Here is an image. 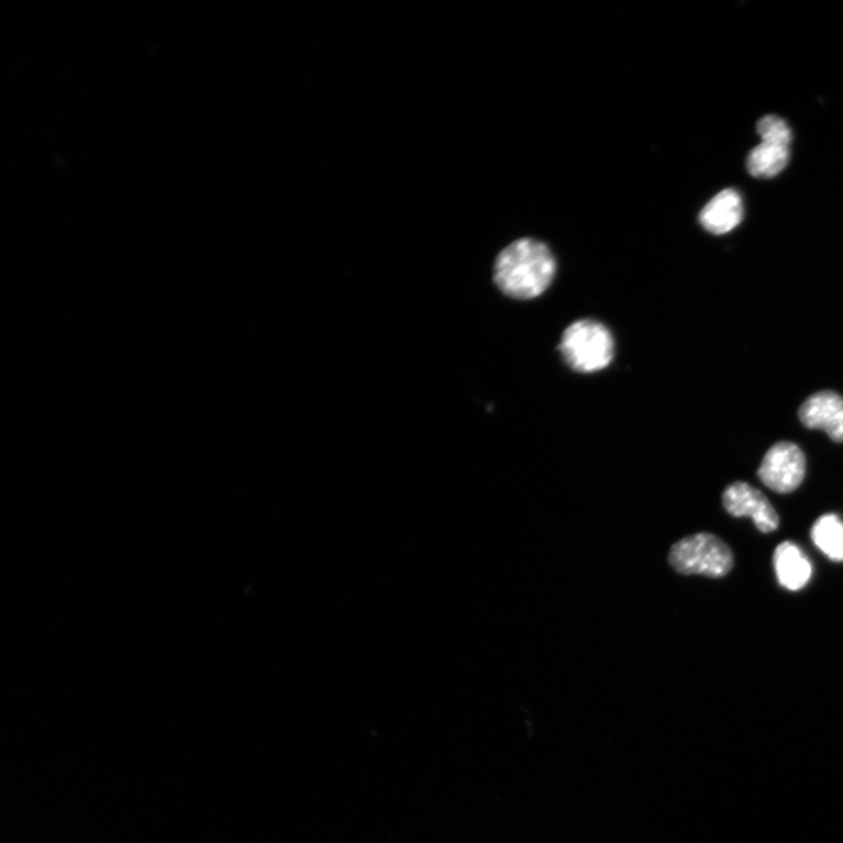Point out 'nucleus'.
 <instances>
[{
	"label": "nucleus",
	"instance_id": "nucleus-7",
	"mask_svg": "<svg viewBox=\"0 0 843 843\" xmlns=\"http://www.w3.org/2000/svg\"><path fill=\"white\" fill-rule=\"evenodd\" d=\"M743 217L742 196L734 189H725L703 208L699 222L712 235H725L742 223Z\"/></svg>",
	"mask_w": 843,
	"mask_h": 843
},
{
	"label": "nucleus",
	"instance_id": "nucleus-6",
	"mask_svg": "<svg viewBox=\"0 0 843 843\" xmlns=\"http://www.w3.org/2000/svg\"><path fill=\"white\" fill-rule=\"evenodd\" d=\"M800 422L809 429L821 430L836 442H843V398L831 390L811 395L799 409Z\"/></svg>",
	"mask_w": 843,
	"mask_h": 843
},
{
	"label": "nucleus",
	"instance_id": "nucleus-10",
	"mask_svg": "<svg viewBox=\"0 0 843 843\" xmlns=\"http://www.w3.org/2000/svg\"><path fill=\"white\" fill-rule=\"evenodd\" d=\"M789 148L762 142L753 148L747 156L746 167L753 177L773 178L780 174L787 166Z\"/></svg>",
	"mask_w": 843,
	"mask_h": 843
},
{
	"label": "nucleus",
	"instance_id": "nucleus-5",
	"mask_svg": "<svg viewBox=\"0 0 843 843\" xmlns=\"http://www.w3.org/2000/svg\"><path fill=\"white\" fill-rule=\"evenodd\" d=\"M723 506L735 518H751L763 533L775 532L779 515L766 496L745 481H735L723 493Z\"/></svg>",
	"mask_w": 843,
	"mask_h": 843
},
{
	"label": "nucleus",
	"instance_id": "nucleus-8",
	"mask_svg": "<svg viewBox=\"0 0 843 843\" xmlns=\"http://www.w3.org/2000/svg\"><path fill=\"white\" fill-rule=\"evenodd\" d=\"M774 567L778 583L788 590L802 589L812 578L813 568L801 548L791 542H784L774 553Z\"/></svg>",
	"mask_w": 843,
	"mask_h": 843
},
{
	"label": "nucleus",
	"instance_id": "nucleus-1",
	"mask_svg": "<svg viewBox=\"0 0 843 843\" xmlns=\"http://www.w3.org/2000/svg\"><path fill=\"white\" fill-rule=\"evenodd\" d=\"M557 263L548 246L533 239L511 243L498 255L493 279L510 298L530 300L541 297L551 286Z\"/></svg>",
	"mask_w": 843,
	"mask_h": 843
},
{
	"label": "nucleus",
	"instance_id": "nucleus-3",
	"mask_svg": "<svg viewBox=\"0 0 843 843\" xmlns=\"http://www.w3.org/2000/svg\"><path fill=\"white\" fill-rule=\"evenodd\" d=\"M668 562L681 576L721 579L731 572L734 559L731 548L721 537L701 532L675 543L670 548Z\"/></svg>",
	"mask_w": 843,
	"mask_h": 843
},
{
	"label": "nucleus",
	"instance_id": "nucleus-2",
	"mask_svg": "<svg viewBox=\"0 0 843 843\" xmlns=\"http://www.w3.org/2000/svg\"><path fill=\"white\" fill-rule=\"evenodd\" d=\"M559 350L565 363L583 374L607 368L614 358V339L601 322L584 319L573 322L562 336Z\"/></svg>",
	"mask_w": 843,
	"mask_h": 843
},
{
	"label": "nucleus",
	"instance_id": "nucleus-4",
	"mask_svg": "<svg viewBox=\"0 0 843 843\" xmlns=\"http://www.w3.org/2000/svg\"><path fill=\"white\" fill-rule=\"evenodd\" d=\"M806 458L792 442L770 446L759 466L758 477L769 490L786 495L796 491L805 478Z\"/></svg>",
	"mask_w": 843,
	"mask_h": 843
},
{
	"label": "nucleus",
	"instance_id": "nucleus-9",
	"mask_svg": "<svg viewBox=\"0 0 843 843\" xmlns=\"http://www.w3.org/2000/svg\"><path fill=\"white\" fill-rule=\"evenodd\" d=\"M811 540L830 561L843 563V522L836 514L818 518L811 529Z\"/></svg>",
	"mask_w": 843,
	"mask_h": 843
},
{
	"label": "nucleus",
	"instance_id": "nucleus-11",
	"mask_svg": "<svg viewBox=\"0 0 843 843\" xmlns=\"http://www.w3.org/2000/svg\"><path fill=\"white\" fill-rule=\"evenodd\" d=\"M757 132L763 142L789 148L792 142V132L788 124L776 115H767L758 121Z\"/></svg>",
	"mask_w": 843,
	"mask_h": 843
}]
</instances>
